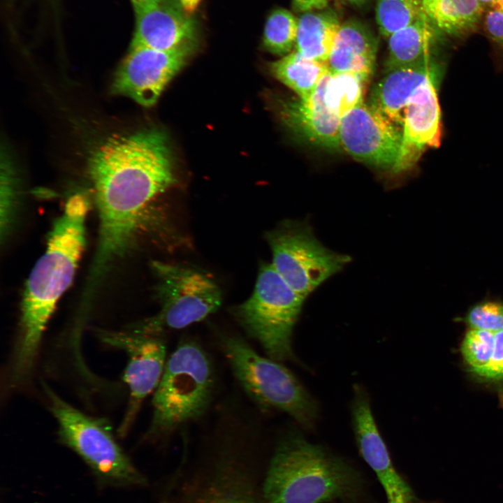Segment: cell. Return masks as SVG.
<instances>
[{
    "label": "cell",
    "instance_id": "f546056e",
    "mask_svg": "<svg viewBox=\"0 0 503 503\" xmlns=\"http://www.w3.org/2000/svg\"><path fill=\"white\" fill-rule=\"evenodd\" d=\"M481 22L488 38L503 50V8L496 5L486 8Z\"/></svg>",
    "mask_w": 503,
    "mask_h": 503
},
{
    "label": "cell",
    "instance_id": "4316f807",
    "mask_svg": "<svg viewBox=\"0 0 503 503\" xmlns=\"http://www.w3.org/2000/svg\"><path fill=\"white\" fill-rule=\"evenodd\" d=\"M495 333L469 329L461 344V353L470 370L481 376L492 357Z\"/></svg>",
    "mask_w": 503,
    "mask_h": 503
},
{
    "label": "cell",
    "instance_id": "8fae6325",
    "mask_svg": "<svg viewBox=\"0 0 503 503\" xmlns=\"http://www.w3.org/2000/svg\"><path fill=\"white\" fill-rule=\"evenodd\" d=\"M96 335L105 344L124 351L129 358L124 375L129 390V403L118 430L122 437L132 425L145 399L155 391L161 379L168 358L164 335L129 329L98 330Z\"/></svg>",
    "mask_w": 503,
    "mask_h": 503
},
{
    "label": "cell",
    "instance_id": "e0dca14e",
    "mask_svg": "<svg viewBox=\"0 0 503 503\" xmlns=\"http://www.w3.org/2000/svg\"><path fill=\"white\" fill-rule=\"evenodd\" d=\"M329 71L307 99L286 100L280 110L287 127L307 143L330 152L342 150L339 138L340 117L328 106L326 90Z\"/></svg>",
    "mask_w": 503,
    "mask_h": 503
},
{
    "label": "cell",
    "instance_id": "cb8c5ba5",
    "mask_svg": "<svg viewBox=\"0 0 503 503\" xmlns=\"http://www.w3.org/2000/svg\"><path fill=\"white\" fill-rule=\"evenodd\" d=\"M370 77L353 72H329L326 99L330 108L340 118L363 102L365 85Z\"/></svg>",
    "mask_w": 503,
    "mask_h": 503
},
{
    "label": "cell",
    "instance_id": "7402d4cb",
    "mask_svg": "<svg viewBox=\"0 0 503 503\" xmlns=\"http://www.w3.org/2000/svg\"><path fill=\"white\" fill-rule=\"evenodd\" d=\"M428 18L446 36L460 38L474 31L485 8L479 0H421Z\"/></svg>",
    "mask_w": 503,
    "mask_h": 503
},
{
    "label": "cell",
    "instance_id": "d6a6232c",
    "mask_svg": "<svg viewBox=\"0 0 503 503\" xmlns=\"http://www.w3.org/2000/svg\"><path fill=\"white\" fill-rule=\"evenodd\" d=\"M183 10L191 15L198 8L201 0H177Z\"/></svg>",
    "mask_w": 503,
    "mask_h": 503
},
{
    "label": "cell",
    "instance_id": "44dd1931",
    "mask_svg": "<svg viewBox=\"0 0 503 503\" xmlns=\"http://www.w3.org/2000/svg\"><path fill=\"white\" fill-rule=\"evenodd\" d=\"M341 24L337 13L329 7L302 13L298 18L295 50L306 58L327 62Z\"/></svg>",
    "mask_w": 503,
    "mask_h": 503
},
{
    "label": "cell",
    "instance_id": "9a60e30c",
    "mask_svg": "<svg viewBox=\"0 0 503 503\" xmlns=\"http://www.w3.org/2000/svg\"><path fill=\"white\" fill-rule=\"evenodd\" d=\"M135 28L131 45L162 51L196 50L198 26L178 1L159 0L135 13Z\"/></svg>",
    "mask_w": 503,
    "mask_h": 503
},
{
    "label": "cell",
    "instance_id": "7a4b0ae2",
    "mask_svg": "<svg viewBox=\"0 0 503 503\" xmlns=\"http://www.w3.org/2000/svg\"><path fill=\"white\" fill-rule=\"evenodd\" d=\"M214 419L191 459L184 442L180 464L153 503H263L271 449L263 426L234 401L221 404Z\"/></svg>",
    "mask_w": 503,
    "mask_h": 503
},
{
    "label": "cell",
    "instance_id": "83f0119b",
    "mask_svg": "<svg viewBox=\"0 0 503 503\" xmlns=\"http://www.w3.org/2000/svg\"><path fill=\"white\" fill-rule=\"evenodd\" d=\"M1 160V242L6 238L9 231L15 209L16 184L13 168L6 156Z\"/></svg>",
    "mask_w": 503,
    "mask_h": 503
},
{
    "label": "cell",
    "instance_id": "9c48e42d",
    "mask_svg": "<svg viewBox=\"0 0 503 503\" xmlns=\"http://www.w3.org/2000/svg\"><path fill=\"white\" fill-rule=\"evenodd\" d=\"M152 267L157 282L158 313L132 325L135 332L164 335L199 322L217 311L221 292L217 283L201 271L190 267L154 261Z\"/></svg>",
    "mask_w": 503,
    "mask_h": 503
},
{
    "label": "cell",
    "instance_id": "d590c367",
    "mask_svg": "<svg viewBox=\"0 0 503 503\" xmlns=\"http://www.w3.org/2000/svg\"><path fill=\"white\" fill-rule=\"evenodd\" d=\"M481 3L483 4L484 8L489 7L490 6H493L495 4L497 0H479Z\"/></svg>",
    "mask_w": 503,
    "mask_h": 503
},
{
    "label": "cell",
    "instance_id": "836d02e7",
    "mask_svg": "<svg viewBox=\"0 0 503 503\" xmlns=\"http://www.w3.org/2000/svg\"><path fill=\"white\" fill-rule=\"evenodd\" d=\"M133 8L134 13L141 10L154 3L159 0H130Z\"/></svg>",
    "mask_w": 503,
    "mask_h": 503
},
{
    "label": "cell",
    "instance_id": "484cf974",
    "mask_svg": "<svg viewBox=\"0 0 503 503\" xmlns=\"http://www.w3.org/2000/svg\"><path fill=\"white\" fill-rule=\"evenodd\" d=\"M297 30L298 18L285 8H276L265 21L263 47L272 54L285 56L295 48Z\"/></svg>",
    "mask_w": 503,
    "mask_h": 503
},
{
    "label": "cell",
    "instance_id": "d6986e66",
    "mask_svg": "<svg viewBox=\"0 0 503 503\" xmlns=\"http://www.w3.org/2000/svg\"><path fill=\"white\" fill-rule=\"evenodd\" d=\"M378 40L372 30L356 20L342 23L327 64L332 74L353 72L369 77L374 71Z\"/></svg>",
    "mask_w": 503,
    "mask_h": 503
},
{
    "label": "cell",
    "instance_id": "4fadbf2b",
    "mask_svg": "<svg viewBox=\"0 0 503 503\" xmlns=\"http://www.w3.org/2000/svg\"><path fill=\"white\" fill-rule=\"evenodd\" d=\"M194 50L162 51L130 45L115 75L112 93L129 97L143 106L153 105Z\"/></svg>",
    "mask_w": 503,
    "mask_h": 503
},
{
    "label": "cell",
    "instance_id": "30bf717a",
    "mask_svg": "<svg viewBox=\"0 0 503 503\" xmlns=\"http://www.w3.org/2000/svg\"><path fill=\"white\" fill-rule=\"evenodd\" d=\"M272 265L288 285L305 298L340 272L351 256L329 249L307 220H286L268 232Z\"/></svg>",
    "mask_w": 503,
    "mask_h": 503
},
{
    "label": "cell",
    "instance_id": "603a6c76",
    "mask_svg": "<svg viewBox=\"0 0 503 503\" xmlns=\"http://www.w3.org/2000/svg\"><path fill=\"white\" fill-rule=\"evenodd\" d=\"M270 70L277 80L303 99L314 93L329 71L327 62L306 58L295 50L272 62Z\"/></svg>",
    "mask_w": 503,
    "mask_h": 503
},
{
    "label": "cell",
    "instance_id": "e575fe53",
    "mask_svg": "<svg viewBox=\"0 0 503 503\" xmlns=\"http://www.w3.org/2000/svg\"><path fill=\"white\" fill-rule=\"evenodd\" d=\"M344 1H347L348 3H349L353 6H362L368 1V0H344Z\"/></svg>",
    "mask_w": 503,
    "mask_h": 503
},
{
    "label": "cell",
    "instance_id": "ac0fdd59",
    "mask_svg": "<svg viewBox=\"0 0 503 503\" xmlns=\"http://www.w3.org/2000/svg\"><path fill=\"white\" fill-rule=\"evenodd\" d=\"M442 73V65L433 57L386 72L372 87L368 104L402 129L409 98L421 84Z\"/></svg>",
    "mask_w": 503,
    "mask_h": 503
},
{
    "label": "cell",
    "instance_id": "2e32d148",
    "mask_svg": "<svg viewBox=\"0 0 503 503\" xmlns=\"http://www.w3.org/2000/svg\"><path fill=\"white\" fill-rule=\"evenodd\" d=\"M441 76L421 84L405 107L401 155L395 174L411 168L429 147H437L441 139V112L437 86Z\"/></svg>",
    "mask_w": 503,
    "mask_h": 503
},
{
    "label": "cell",
    "instance_id": "f1b7e54d",
    "mask_svg": "<svg viewBox=\"0 0 503 503\" xmlns=\"http://www.w3.org/2000/svg\"><path fill=\"white\" fill-rule=\"evenodd\" d=\"M465 321L471 329L499 333L503 330V304L490 301L479 303L469 309Z\"/></svg>",
    "mask_w": 503,
    "mask_h": 503
},
{
    "label": "cell",
    "instance_id": "8992f818",
    "mask_svg": "<svg viewBox=\"0 0 503 503\" xmlns=\"http://www.w3.org/2000/svg\"><path fill=\"white\" fill-rule=\"evenodd\" d=\"M219 347L237 382L262 415L282 411L312 430L319 405L282 363L258 353L240 335L217 333Z\"/></svg>",
    "mask_w": 503,
    "mask_h": 503
},
{
    "label": "cell",
    "instance_id": "1f68e13d",
    "mask_svg": "<svg viewBox=\"0 0 503 503\" xmlns=\"http://www.w3.org/2000/svg\"><path fill=\"white\" fill-rule=\"evenodd\" d=\"M330 0H291L293 10L304 13L323 10L328 7Z\"/></svg>",
    "mask_w": 503,
    "mask_h": 503
},
{
    "label": "cell",
    "instance_id": "277c9868",
    "mask_svg": "<svg viewBox=\"0 0 503 503\" xmlns=\"http://www.w3.org/2000/svg\"><path fill=\"white\" fill-rule=\"evenodd\" d=\"M363 492L360 474L345 459L295 428L277 437L263 478V503H347Z\"/></svg>",
    "mask_w": 503,
    "mask_h": 503
},
{
    "label": "cell",
    "instance_id": "8d00e7d4",
    "mask_svg": "<svg viewBox=\"0 0 503 503\" xmlns=\"http://www.w3.org/2000/svg\"><path fill=\"white\" fill-rule=\"evenodd\" d=\"M494 5H496V6L503 8V0H497V2L495 3V4H494Z\"/></svg>",
    "mask_w": 503,
    "mask_h": 503
},
{
    "label": "cell",
    "instance_id": "6da1fadb",
    "mask_svg": "<svg viewBox=\"0 0 503 503\" xmlns=\"http://www.w3.org/2000/svg\"><path fill=\"white\" fill-rule=\"evenodd\" d=\"M89 170L99 220L89 279L96 286L129 247L145 208L175 178L167 137L156 129L109 138L92 154Z\"/></svg>",
    "mask_w": 503,
    "mask_h": 503
},
{
    "label": "cell",
    "instance_id": "5b68a950",
    "mask_svg": "<svg viewBox=\"0 0 503 503\" xmlns=\"http://www.w3.org/2000/svg\"><path fill=\"white\" fill-rule=\"evenodd\" d=\"M217 386L214 363L205 348L194 338L180 340L154 391L145 440L163 448L180 430L203 419L212 407Z\"/></svg>",
    "mask_w": 503,
    "mask_h": 503
},
{
    "label": "cell",
    "instance_id": "5bb4252c",
    "mask_svg": "<svg viewBox=\"0 0 503 503\" xmlns=\"http://www.w3.org/2000/svg\"><path fill=\"white\" fill-rule=\"evenodd\" d=\"M353 391L351 421L360 454L381 483L387 503H414L412 490L392 462L374 420L367 393L359 384H355Z\"/></svg>",
    "mask_w": 503,
    "mask_h": 503
},
{
    "label": "cell",
    "instance_id": "52a82bcc",
    "mask_svg": "<svg viewBox=\"0 0 503 503\" xmlns=\"http://www.w3.org/2000/svg\"><path fill=\"white\" fill-rule=\"evenodd\" d=\"M44 388L59 425V441L82 459L98 488L134 490L148 486L147 478L118 444L105 420L82 413L48 386Z\"/></svg>",
    "mask_w": 503,
    "mask_h": 503
},
{
    "label": "cell",
    "instance_id": "4dcf8cb0",
    "mask_svg": "<svg viewBox=\"0 0 503 503\" xmlns=\"http://www.w3.org/2000/svg\"><path fill=\"white\" fill-rule=\"evenodd\" d=\"M480 377L490 381L503 380V330L495 333L492 357Z\"/></svg>",
    "mask_w": 503,
    "mask_h": 503
},
{
    "label": "cell",
    "instance_id": "ba28073f",
    "mask_svg": "<svg viewBox=\"0 0 503 503\" xmlns=\"http://www.w3.org/2000/svg\"><path fill=\"white\" fill-rule=\"evenodd\" d=\"M305 300L271 263H263L252 294L231 312L247 336L261 347L266 356L281 363L293 361L296 360L293 332Z\"/></svg>",
    "mask_w": 503,
    "mask_h": 503
},
{
    "label": "cell",
    "instance_id": "7c38bea8",
    "mask_svg": "<svg viewBox=\"0 0 503 503\" xmlns=\"http://www.w3.org/2000/svg\"><path fill=\"white\" fill-rule=\"evenodd\" d=\"M340 143L355 160L395 173L402 150V129L364 101L340 118Z\"/></svg>",
    "mask_w": 503,
    "mask_h": 503
},
{
    "label": "cell",
    "instance_id": "d4e9b609",
    "mask_svg": "<svg viewBox=\"0 0 503 503\" xmlns=\"http://www.w3.org/2000/svg\"><path fill=\"white\" fill-rule=\"evenodd\" d=\"M375 13L379 31L386 38L425 15L421 0H376Z\"/></svg>",
    "mask_w": 503,
    "mask_h": 503
},
{
    "label": "cell",
    "instance_id": "ffe728a7",
    "mask_svg": "<svg viewBox=\"0 0 503 503\" xmlns=\"http://www.w3.org/2000/svg\"><path fill=\"white\" fill-rule=\"evenodd\" d=\"M446 35L425 15L390 36L385 73L433 57Z\"/></svg>",
    "mask_w": 503,
    "mask_h": 503
},
{
    "label": "cell",
    "instance_id": "3957f363",
    "mask_svg": "<svg viewBox=\"0 0 503 503\" xmlns=\"http://www.w3.org/2000/svg\"><path fill=\"white\" fill-rule=\"evenodd\" d=\"M89 209V200L83 194H75L67 200L53 224L45 252L27 279L11 368L14 385L24 383L32 372L48 321L73 281L85 245Z\"/></svg>",
    "mask_w": 503,
    "mask_h": 503
}]
</instances>
